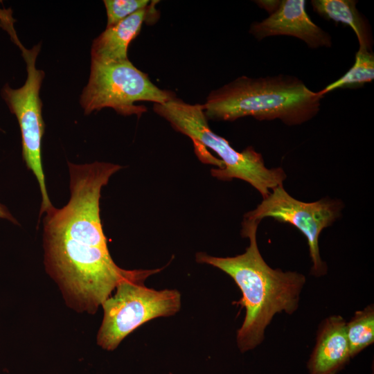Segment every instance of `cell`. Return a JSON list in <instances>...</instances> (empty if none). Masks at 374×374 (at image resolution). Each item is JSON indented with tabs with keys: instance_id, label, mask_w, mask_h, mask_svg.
<instances>
[{
	"instance_id": "obj_12",
	"label": "cell",
	"mask_w": 374,
	"mask_h": 374,
	"mask_svg": "<svg viewBox=\"0 0 374 374\" xmlns=\"http://www.w3.org/2000/svg\"><path fill=\"white\" fill-rule=\"evenodd\" d=\"M355 0H312L313 10L326 20L349 26L355 33L359 47L372 51L373 39L370 24L357 10Z\"/></svg>"
},
{
	"instance_id": "obj_16",
	"label": "cell",
	"mask_w": 374,
	"mask_h": 374,
	"mask_svg": "<svg viewBox=\"0 0 374 374\" xmlns=\"http://www.w3.org/2000/svg\"><path fill=\"white\" fill-rule=\"evenodd\" d=\"M256 3L261 8L265 9L269 15L274 12L278 8L280 1H256Z\"/></svg>"
},
{
	"instance_id": "obj_4",
	"label": "cell",
	"mask_w": 374,
	"mask_h": 374,
	"mask_svg": "<svg viewBox=\"0 0 374 374\" xmlns=\"http://www.w3.org/2000/svg\"><path fill=\"white\" fill-rule=\"evenodd\" d=\"M154 111L177 131L188 136L197 146L214 151L223 163L222 169L213 168L211 174L222 181L239 179L249 183L262 195L283 184L287 176L282 168H267L262 156L252 147L235 150L224 138L210 128L202 105L189 104L176 96L163 104H154Z\"/></svg>"
},
{
	"instance_id": "obj_8",
	"label": "cell",
	"mask_w": 374,
	"mask_h": 374,
	"mask_svg": "<svg viewBox=\"0 0 374 374\" xmlns=\"http://www.w3.org/2000/svg\"><path fill=\"white\" fill-rule=\"evenodd\" d=\"M343 208L342 202L328 197L313 202L298 200L281 185L273 188L255 209L247 213L243 220L260 222L265 217H271L295 226L307 238L312 262L311 274L321 276L326 274L327 265L320 256L319 238L323 229L340 216Z\"/></svg>"
},
{
	"instance_id": "obj_18",
	"label": "cell",
	"mask_w": 374,
	"mask_h": 374,
	"mask_svg": "<svg viewBox=\"0 0 374 374\" xmlns=\"http://www.w3.org/2000/svg\"><path fill=\"white\" fill-rule=\"evenodd\" d=\"M0 130H1V129H0Z\"/></svg>"
},
{
	"instance_id": "obj_6",
	"label": "cell",
	"mask_w": 374,
	"mask_h": 374,
	"mask_svg": "<svg viewBox=\"0 0 374 374\" xmlns=\"http://www.w3.org/2000/svg\"><path fill=\"white\" fill-rule=\"evenodd\" d=\"M160 269L135 270L116 286L115 294L102 304L104 316L97 336L103 348L112 350L135 329L151 319L169 317L181 308V294L176 290H155L144 280Z\"/></svg>"
},
{
	"instance_id": "obj_2",
	"label": "cell",
	"mask_w": 374,
	"mask_h": 374,
	"mask_svg": "<svg viewBox=\"0 0 374 374\" xmlns=\"http://www.w3.org/2000/svg\"><path fill=\"white\" fill-rule=\"evenodd\" d=\"M259 222L243 220L242 235L249 239L244 253L233 257H215L197 253L196 260L212 265L230 276L242 292L238 302L246 310L237 333L238 346L244 353L256 348L264 339L265 328L278 312L291 314L299 306L305 277L296 271L270 267L257 244Z\"/></svg>"
},
{
	"instance_id": "obj_13",
	"label": "cell",
	"mask_w": 374,
	"mask_h": 374,
	"mask_svg": "<svg viewBox=\"0 0 374 374\" xmlns=\"http://www.w3.org/2000/svg\"><path fill=\"white\" fill-rule=\"evenodd\" d=\"M373 79L374 53L366 48L359 47L352 67L338 80L319 91V93L324 96L337 89L359 88L371 82Z\"/></svg>"
},
{
	"instance_id": "obj_9",
	"label": "cell",
	"mask_w": 374,
	"mask_h": 374,
	"mask_svg": "<svg viewBox=\"0 0 374 374\" xmlns=\"http://www.w3.org/2000/svg\"><path fill=\"white\" fill-rule=\"evenodd\" d=\"M249 33L258 40L271 36L287 35L303 40L310 48L332 46L330 34L308 16L304 0L280 1L274 12L251 25Z\"/></svg>"
},
{
	"instance_id": "obj_7",
	"label": "cell",
	"mask_w": 374,
	"mask_h": 374,
	"mask_svg": "<svg viewBox=\"0 0 374 374\" xmlns=\"http://www.w3.org/2000/svg\"><path fill=\"white\" fill-rule=\"evenodd\" d=\"M175 96L173 92L161 89L152 83L129 59L109 64L91 61L89 81L80 103L85 114L107 107L121 115L139 117L146 112V107L136 103L163 104Z\"/></svg>"
},
{
	"instance_id": "obj_1",
	"label": "cell",
	"mask_w": 374,
	"mask_h": 374,
	"mask_svg": "<svg viewBox=\"0 0 374 374\" xmlns=\"http://www.w3.org/2000/svg\"><path fill=\"white\" fill-rule=\"evenodd\" d=\"M68 166L69 201L43 220L45 262L69 296L92 311L131 274L112 260L100 217L101 190L122 166L98 161Z\"/></svg>"
},
{
	"instance_id": "obj_11",
	"label": "cell",
	"mask_w": 374,
	"mask_h": 374,
	"mask_svg": "<svg viewBox=\"0 0 374 374\" xmlns=\"http://www.w3.org/2000/svg\"><path fill=\"white\" fill-rule=\"evenodd\" d=\"M150 6L140 10L116 25L106 28L92 43V62L102 64L128 60L127 49L131 42L139 34L146 20Z\"/></svg>"
},
{
	"instance_id": "obj_14",
	"label": "cell",
	"mask_w": 374,
	"mask_h": 374,
	"mask_svg": "<svg viewBox=\"0 0 374 374\" xmlns=\"http://www.w3.org/2000/svg\"><path fill=\"white\" fill-rule=\"evenodd\" d=\"M346 335L350 357L357 355L374 342V308L373 305L357 311L346 323Z\"/></svg>"
},
{
	"instance_id": "obj_5",
	"label": "cell",
	"mask_w": 374,
	"mask_h": 374,
	"mask_svg": "<svg viewBox=\"0 0 374 374\" xmlns=\"http://www.w3.org/2000/svg\"><path fill=\"white\" fill-rule=\"evenodd\" d=\"M14 21L11 12H4L0 15V26L7 31L11 40L21 51L26 63L27 78L24 84L18 89H12L6 84L1 90V96L17 119L21 136L23 159L39 186L42 195L41 216L54 208L46 190L42 161V141L45 124L42 118L39 90L44 72L36 67L41 45L38 44L30 49L24 47L15 32Z\"/></svg>"
},
{
	"instance_id": "obj_10",
	"label": "cell",
	"mask_w": 374,
	"mask_h": 374,
	"mask_svg": "<svg viewBox=\"0 0 374 374\" xmlns=\"http://www.w3.org/2000/svg\"><path fill=\"white\" fill-rule=\"evenodd\" d=\"M350 357L346 322L339 315L331 316L318 332L308 365L310 374H335Z\"/></svg>"
},
{
	"instance_id": "obj_17",
	"label": "cell",
	"mask_w": 374,
	"mask_h": 374,
	"mask_svg": "<svg viewBox=\"0 0 374 374\" xmlns=\"http://www.w3.org/2000/svg\"><path fill=\"white\" fill-rule=\"evenodd\" d=\"M0 218L6 219L15 224L19 223L16 219L11 215L8 209L3 204L0 203Z\"/></svg>"
},
{
	"instance_id": "obj_3",
	"label": "cell",
	"mask_w": 374,
	"mask_h": 374,
	"mask_svg": "<svg viewBox=\"0 0 374 374\" xmlns=\"http://www.w3.org/2000/svg\"><path fill=\"white\" fill-rule=\"evenodd\" d=\"M323 98L293 75H242L212 91L202 107L208 120L233 121L251 116L258 121L279 119L293 126L316 116Z\"/></svg>"
},
{
	"instance_id": "obj_15",
	"label": "cell",
	"mask_w": 374,
	"mask_h": 374,
	"mask_svg": "<svg viewBox=\"0 0 374 374\" xmlns=\"http://www.w3.org/2000/svg\"><path fill=\"white\" fill-rule=\"evenodd\" d=\"M148 0H105L107 12V28L113 26L124 19L150 6Z\"/></svg>"
}]
</instances>
